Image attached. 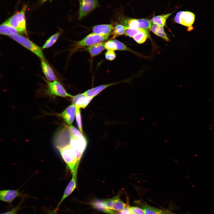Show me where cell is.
Instances as JSON below:
<instances>
[{"instance_id":"7c38bea8","label":"cell","mask_w":214,"mask_h":214,"mask_svg":"<svg viewBox=\"0 0 214 214\" xmlns=\"http://www.w3.org/2000/svg\"><path fill=\"white\" fill-rule=\"evenodd\" d=\"M195 20V15L189 11H182L180 18V24L185 26L190 27V30H193L192 25Z\"/></svg>"},{"instance_id":"8fae6325","label":"cell","mask_w":214,"mask_h":214,"mask_svg":"<svg viewBox=\"0 0 214 214\" xmlns=\"http://www.w3.org/2000/svg\"><path fill=\"white\" fill-rule=\"evenodd\" d=\"M76 108L73 104L71 105L59 114L64 121L69 125H71L75 115Z\"/></svg>"},{"instance_id":"484cf974","label":"cell","mask_w":214,"mask_h":214,"mask_svg":"<svg viewBox=\"0 0 214 214\" xmlns=\"http://www.w3.org/2000/svg\"><path fill=\"white\" fill-rule=\"evenodd\" d=\"M139 23V28L147 30L150 29L152 23L148 20L144 19H138Z\"/></svg>"},{"instance_id":"8992f818","label":"cell","mask_w":214,"mask_h":214,"mask_svg":"<svg viewBox=\"0 0 214 214\" xmlns=\"http://www.w3.org/2000/svg\"><path fill=\"white\" fill-rule=\"evenodd\" d=\"M48 85V92L51 95L63 97H72L73 96L68 94L63 86L58 81L45 80Z\"/></svg>"},{"instance_id":"603a6c76","label":"cell","mask_w":214,"mask_h":214,"mask_svg":"<svg viewBox=\"0 0 214 214\" xmlns=\"http://www.w3.org/2000/svg\"><path fill=\"white\" fill-rule=\"evenodd\" d=\"M128 27L120 24H116L114 26L112 32L113 35L112 38L125 34L126 30Z\"/></svg>"},{"instance_id":"4316f807","label":"cell","mask_w":214,"mask_h":214,"mask_svg":"<svg viewBox=\"0 0 214 214\" xmlns=\"http://www.w3.org/2000/svg\"><path fill=\"white\" fill-rule=\"evenodd\" d=\"M75 115L76 122L79 130L82 134L83 135L80 108H76Z\"/></svg>"},{"instance_id":"7402d4cb","label":"cell","mask_w":214,"mask_h":214,"mask_svg":"<svg viewBox=\"0 0 214 214\" xmlns=\"http://www.w3.org/2000/svg\"><path fill=\"white\" fill-rule=\"evenodd\" d=\"M62 32V31H59L50 37L45 43L42 48H47L52 46L56 41Z\"/></svg>"},{"instance_id":"f1b7e54d","label":"cell","mask_w":214,"mask_h":214,"mask_svg":"<svg viewBox=\"0 0 214 214\" xmlns=\"http://www.w3.org/2000/svg\"><path fill=\"white\" fill-rule=\"evenodd\" d=\"M105 48L107 50H117V45L113 40H109L105 43Z\"/></svg>"},{"instance_id":"4dcf8cb0","label":"cell","mask_w":214,"mask_h":214,"mask_svg":"<svg viewBox=\"0 0 214 214\" xmlns=\"http://www.w3.org/2000/svg\"><path fill=\"white\" fill-rule=\"evenodd\" d=\"M19 204L12 210L7 212L0 213V214H17L18 211L21 208V206L23 202V199H22Z\"/></svg>"},{"instance_id":"44dd1931","label":"cell","mask_w":214,"mask_h":214,"mask_svg":"<svg viewBox=\"0 0 214 214\" xmlns=\"http://www.w3.org/2000/svg\"><path fill=\"white\" fill-rule=\"evenodd\" d=\"M172 13H171L165 15L155 16L151 18L150 21L153 23L158 24L163 27L166 24L167 18Z\"/></svg>"},{"instance_id":"52a82bcc","label":"cell","mask_w":214,"mask_h":214,"mask_svg":"<svg viewBox=\"0 0 214 214\" xmlns=\"http://www.w3.org/2000/svg\"><path fill=\"white\" fill-rule=\"evenodd\" d=\"M28 196L20 191V189L16 190H0V201L11 204L17 197H25Z\"/></svg>"},{"instance_id":"4fadbf2b","label":"cell","mask_w":214,"mask_h":214,"mask_svg":"<svg viewBox=\"0 0 214 214\" xmlns=\"http://www.w3.org/2000/svg\"><path fill=\"white\" fill-rule=\"evenodd\" d=\"M41 66L43 72L46 78L48 81H56L57 78L53 71L49 65L45 61L41 59Z\"/></svg>"},{"instance_id":"d6a6232c","label":"cell","mask_w":214,"mask_h":214,"mask_svg":"<svg viewBox=\"0 0 214 214\" xmlns=\"http://www.w3.org/2000/svg\"><path fill=\"white\" fill-rule=\"evenodd\" d=\"M130 209L133 214H144L142 208L137 207H130Z\"/></svg>"},{"instance_id":"277c9868","label":"cell","mask_w":214,"mask_h":214,"mask_svg":"<svg viewBox=\"0 0 214 214\" xmlns=\"http://www.w3.org/2000/svg\"><path fill=\"white\" fill-rule=\"evenodd\" d=\"M110 35L98 34L94 33L89 34L82 40L75 43L73 50L82 47L90 46L102 43L107 40Z\"/></svg>"},{"instance_id":"cb8c5ba5","label":"cell","mask_w":214,"mask_h":214,"mask_svg":"<svg viewBox=\"0 0 214 214\" xmlns=\"http://www.w3.org/2000/svg\"><path fill=\"white\" fill-rule=\"evenodd\" d=\"M149 35V32L147 31L137 34L133 37V38L137 43L141 44L144 43L146 41Z\"/></svg>"},{"instance_id":"e575fe53","label":"cell","mask_w":214,"mask_h":214,"mask_svg":"<svg viewBox=\"0 0 214 214\" xmlns=\"http://www.w3.org/2000/svg\"><path fill=\"white\" fill-rule=\"evenodd\" d=\"M182 12V11H180L177 12L174 18L175 22L179 24H180V16Z\"/></svg>"},{"instance_id":"83f0119b","label":"cell","mask_w":214,"mask_h":214,"mask_svg":"<svg viewBox=\"0 0 214 214\" xmlns=\"http://www.w3.org/2000/svg\"><path fill=\"white\" fill-rule=\"evenodd\" d=\"M127 27L132 29L139 28V23L138 19H130L127 21Z\"/></svg>"},{"instance_id":"9c48e42d","label":"cell","mask_w":214,"mask_h":214,"mask_svg":"<svg viewBox=\"0 0 214 214\" xmlns=\"http://www.w3.org/2000/svg\"><path fill=\"white\" fill-rule=\"evenodd\" d=\"M104 200L108 208L118 212L121 211L127 206L118 196Z\"/></svg>"},{"instance_id":"f546056e","label":"cell","mask_w":214,"mask_h":214,"mask_svg":"<svg viewBox=\"0 0 214 214\" xmlns=\"http://www.w3.org/2000/svg\"><path fill=\"white\" fill-rule=\"evenodd\" d=\"M113 40L116 44L117 50L121 51H132L130 48H129L121 42L116 40L114 39Z\"/></svg>"},{"instance_id":"d4e9b609","label":"cell","mask_w":214,"mask_h":214,"mask_svg":"<svg viewBox=\"0 0 214 214\" xmlns=\"http://www.w3.org/2000/svg\"><path fill=\"white\" fill-rule=\"evenodd\" d=\"M148 31L147 30L141 28L132 29L127 27L126 29L125 35L131 37H133L137 34Z\"/></svg>"},{"instance_id":"5bb4252c","label":"cell","mask_w":214,"mask_h":214,"mask_svg":"<svg viewBox=\"0 0 214 214\" xmlns=\"http://www.w3.org/2000/svg\"><path fill=\"white\" fill-rule=\"evenodd\" d=\"M91 205L96 209L108 214H115L116 212L108 208L105 205L104 200L95 199L90 203Z\"/></svg>"},{"instance_id":"7a4b0ae2","label":"cell","mask_w":214,"mask_h":214,"mask_svg":"<svg viewBox=\"0 0 214 214\" xmlns=\"http://www.w3.org/2000/svg\"><path fill=\"white\" fill-rule=\"evenodd\" d=\"M27 7V5L24 4L20 11L17 12L4 22L14 28L18 32L26 34L25 13Z\"/></svg>"},{"instance_id":"3957f363","label":"cell","mask_w":214,"mask_h":214,"mask_svg":"<svg viewBox=\"0 0 214 214\" xmlns=\"http://www.w3.org/2000/svg\"><path fill=\"white\" fill-rule=\"evenodd\" d=\"M9 37L34 53L41 59L45 60L43 52L40 47L28 38L18 34L9 36Z\"/></svg>"},{"instance_id":"6da1fadb","label":"cell","mask_w":214,"mask_h":214,"mask_svg":"<svg viewBox=\"0 0 214 214\" xmlns=\"http://www.w3.org/2000/svg\"><path fill=\"white\" fill-rule=\"evenodd\" d=\"M70 137L69 131H60L55 134L54 142L55 147L72 173L77 171L80 162L78 161L75 152L70 144Z\"/></svg>"},{"instance_id":"ba28073f","label":"cell","mask_w":214,"mask_h":214,"mask_svg":"<svg viewBox=\"0 0 214 214\" xmlns=\"http://www.w3.org/2000/svg\"><path fill=\"white\" fill-rule=\"evenodd\" d=\"M77 171H75L72 173V177L64 191L60 201L57 204L55 210L56 211L63 201L69 196L74 191L76 187V180Z\"/></svg>"},{"instance_id":"5b68a950","label":"cell","mask_w":214,"mask_h":214,"mask_svg":"<svg viewBox=\"0 0 214 214\" xmlns=\"http://www.w3.org/2000/svg\"><path fill=\"white\" fill-rule=\"evenodd\" d=\"M79 9L78 19H81L99 6L97 0H78Z\"/></svg>"},{"instance_id":"e0dca14e","label":"cell","mask_w":214,"mask_h":214,"mask_svg":"<svg viewBox=\"0 0 214 214\" xmlns=\"http://www.w3.org/2000/svg\"><path fill=\"white\" fill-rule=\"evenodd\" d=\"M141 206L144 214H168L165 209H159L145 203H142Z\"/></svg>"},{"instance_id":"30bf717a","label":"cell","mask_w":214,"mask_h":214,"mask_svg":"<svg viewBox=\"0 0 214 214\" xmlns=\"http://www.w3.org/2000/svg\"><path fill=\"white\" fill-rule=\"evenodd\" d=\"M93 97L86 96L83 93L73 96L72 104L76 108H85Z\"/></svg>"},{"instance_id":"d6986e66","label":"cell","mask_w":214,"mask_h":214,"mask_svg":"<svg viewBox=\"0 0 214 214\" xmlns=\"http://www.w3.org/2000/svg\"><path fill=\"white\" fill-rule=\"evenodd\" d=\"M18 32L15 29L4 22L0 25V34L9 36L18 34Z\"/></svg>"},{"instance_id":"836d02e7","label":"cell","mask_w":214,"mask_h":214,"mask_svg":"<svg viewBox=\"0 0 214 214\" xmlns=\"http://www.w3.org/2000/svg\"><path fill=\"white\" fill-rule=\"evenodd\" d=\"M115 214H133L130 208V207L127 205L120 212H116Z\"/></svg>"},{"instance_id":"1f68e13d","label":"cell","mask_w":214,"mask_h":214,"mask_svg":"<svg viewBox=\"0 0 214 214\" xmlns=\"http://www.w3.org/2000/svg\"><path fill=\"white\" fill-rule=\"evenodd\" d=\"M105 54L106 58L110 61L114 60L116 57V54L114 51L108 50Z\"/></svg>"},{"instance_id":"ffe728a7","label":"cell","mask_w":214,"mask_h":214,"mask_svg":"<svg viewBox=\"0 0 214 214\" xmlns=\"http://www.w3.org/2000/svg\"><path fill=\"white\" fill-rule=\"evenodd\" d=\"M150 29L151 31L157 36L161 37L167 41H169V39L164 32L163 27L156 24L153 23Z\"/></svg>"},{"instance_id":"8d00e7d4","label":"cell","mask_w":214,"mask_h":214,"mask_svg":"<svg viewBox=\"0 0 214 214\" xmlns=\"http://www.w3.org/2000/svg\"><path fill=\"white\" fill-rule=\"evenodd\" d=\"M47 0H49L50 1H51L52 0H41V3H43Z\"/></svg>"},{"instance_id":"9a60e30c","label":"cell","mask_w":214,"mask_h":214,"mask_svg":"<svg viewBox=\"0 0 214 214\" xmlns=\"http://www.w3.org/2000/svg\"><path fill=\"white\" fill-rule=\"evenodd\" d=\"M114 29V26L111 24L97 25L93 27L92 31L94 33L105 35H110Z\"/></svg>"},{"instance_id":"d590c367","label":"cell","mask_w":214,"mask_h":214,"mask_svg":"<svg viewBox=\"0 0 214 214\" xmlns=\"http://www.w3.org/2000/svg\"><path fill=\"white\" fill-rule=\"evenodd\" d=\"M167 211V212L168 213V214H177L174 213L168 210H167L166 209H165Z\"/></svg>"},{"instance_id":"ac0fdd59","label":"cell","mask_w":214,"mask_h":214,"mask_svg":"<svg viewBox=\"0 0 214 214\" xmlns=\"http://www.w3.org/2000/svg\"><path fill=\"white\" fill-rule=\"evenodd\" d=\"M105 48V43H100L89 46L87 50L92 56H95L100 53Z\"/></svg>"},{"instance_id":"2e32d148","label":"cell","mask_w":214,"mask_h":214,"mask_svg":"<svg viewBox=\"0 0 214 214\" xmlns=\"http://www.w3.org/2000/svg\"><path fill=\"white\" fill-rule=\"evenodd\" d=\"M117 83H118L102 85L89 89L83 93L87 97H94L106 88L110 86L115 84Z\"/></svg>"}]
</instances>
